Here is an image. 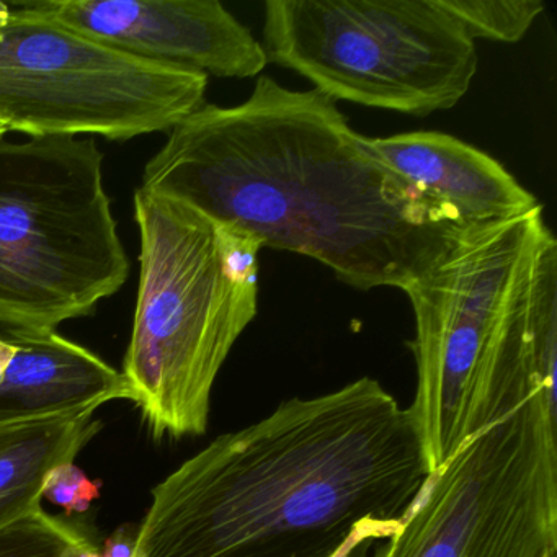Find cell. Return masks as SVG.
Here are the masks:
<instances>
[{
    "mask_svg": "<svg viewBox=\"0 0 557 557\" xmlns=\"http://www.w3.org/2000/svg\"><path fill=\"white\" fill-rule=\"evenodd\" d=\"M168 133L143 190L311 257L361 292H406L472 227L380 164L314 89L260 76L246 102L205 103Z\"/></svg>",
    "mask_w": 557,
    "mask_h": 557,
    "instance_id": "6da1fadb",
    "label": "cell"
},
{
    "mask_svg": "<svg viewBox=\"0 0 557 557\" xmlns=\"http://www.w3.org/2000/svg\"><path fill=\"white\" fill-rule=\"evenodd\" d=\"M429 466L407 407L364 376L224 433L151 492L133 557H329L399 520Z\"/></svg>",
    "mask_w": 557,
    "mask_h": 557,
    "instance_id": "7a4b0ae2",
    "label": "cell"
},
{
    "mask_svg": "<svg viewBox=\"0 0 557 557\" xmlns=\"http://www.w3.org/2000/svg\"><path fill=\"white\" fill-rule=\"evenodd\" d=\"M543 207L472 226L406 289L417 391L407 407L430 474L541 386L527 321L528 273L547 234Z\"/></svg>",
    "mask_w": 557,
    "mask_h": 557,
    "instance_id": "3957f363",
    "label": "cell"
},
{
    "mask_svg": "<svg viewBox=\"0 0 557 557\" xmlns=\"http://www.w3.org/2000/svg\"><path fill=\"white\" fill-rule=\"evenodd\" d=\"M138 302L123 361L129 400L154 438L201 436L221 368L259 311L252 236L138 188Z\"/></svg>",
    "mask_w": 557,
    "mask_h": 557,
    "instance_id": "277c9868",
    "label": "cell"
},
{
    "mask_svg": "<svg viewBox=\"0 0 557 557\" xmlns=\"http://www.w3.org/2000/svg\"><path fill=\"white\" fill-rule=\"evenodd\" d=\"M128 273L96 139H0L2 332L57 331L86 318Z\"/></svg>",
    "mask_w": 557,
    "mask_h": 557,
    "instance_id": "5b68a950",
    "label": "cell"
},
{
    "mask_svg": "<svg viewBox=\"0 0 557 557\" xmlns=\"http://www.w3.org/2000/svg\"><path fill=\"white\" fill-rule=\"evenodd\" d=\"M262 48L332 102L413 116L458 106L479 66L436 0H269Z\"/></svg>",
    "mask_w": 557,
    "mask_h": 557,
    "instance_id": "8992f818",
    "label": "cell"
},
{
    "mask_svg": "<svg viewBox=\"0 0 557 557\" xmlns=\"http://www.w3.org/2000/svg\"><path fill=\"white\" fill-rule=\"evenodd\" d=\"M208 76L129 57L35 11L0 2V123L28 136L128 141L205 106Z\"/></svg>",
    "mask_w": 557,
    "mask_h": 557,
    "instance_id": "52a82bcc",
    "label": "cell"
},
{
    "mask_svg": "<svg viewBox=\"0 0 557 557\" xmlns=\"http://www.w3.org/2000/svg\"><path fill=\"white\" fill-rule=\"evenodd\" d=\"M556 407L536 386L472 435L371 557H557Z\"/></svg>",
    "mask_w": 557,
    "mask_h": 557,
    "instance_id": "ba28073f",
    "label": "cell"
},
{
    "mask_svg": "<svg viewBox=\"0 0 557 557\" xmlns=\"http://www.w3.org/2000/svg\"><path fill=\"white\" fill-rule=\"evenodd\" d=\"M35 11L129 57L205 76L250 79L265 51L218 0H41Z\"/></svg>",
    "mask_w": 557,
    "mask_h": 557,
    "instance_id": "9c48e42d",
    "label": "cell"
},
{
    "mask_svg": "<svg viewBox=\"0 0 557 557\" xmlns=\"http://www.w3.org/2000/svg\"><path fill=\"white\" fill-rule=\"evenodd\" d=\"M363 148L410 187L453 208L469 226L515 220L541 207L500 162L445 133L363 136Z\"/></svg>",
    "mask_w": 557,
    "mask_h": 557,
    "instance_id": "30bf717a",
    "label": "cell"
},
{
    "mask_svg": "<svg viewBox=\"0 0 557 557\" xmlns=\"http://www.w3.org/2000/svg\"><path fill=\"white\" fill-rule=\"evenodd\" d=\"M15 345L0 377V420L96 409L129 400L122 371L57 331L2 332Z\"/></svg>",
    "mask_w": 557,
    "mask_h": 557,
    "instance_id": "8fae6325",
    "label": "cell"
},
{
    "mask_svg": "<svg viewBox=\"0 0 557 557\" xmlns=\"http://www.w3.org/2000/svg\"><path fill=\"white\" fill-rule=\"evenodd\" d=\"M96 409L0 420V528L41 507L48 475L102 430Z\"/></svg>",
    "mask_w": 557,
    "mask_h": 557,
    "instance_id": "7c38bea8",
    "label": "cell"
},
{
    "mask_svg": "<svg viewBox=\"0 0 557 557\" xmlns=\"http://www.w3.org/2000/svg\"><path fill=\"white\" fill-rule=\"evenodd\" d=\"M96 547L86 521L51 515L44 507L0 528V557H84Z\"/></svg>",
    "mask_w": 557,
    "mask_h": 557,
    "instance_id": "4fadbf2b",
    "label": "cell"
},
{
    "mask_svg": "<svg viewBox=\"0 0 557 557\" xmlns=\"http://www.w3.org/2000/svg\"><path fill=\"white\" fill-rule=\"evenodd\" d=\"M472 41L518 44L543 14V0H436Z\"/></svg>",
    "mask_w": 557,
    "mask_h": 557,
    "instance_id": "5bb4252c",
    "label": "cell"
},
{
    "mask_svg": "<svg viewBox=\"0 0 557 557\" xmlns=\"http://www.w3.org/2000/svg\"><path fill=\"white\" fill-rule=\"evenodd\" d=\"M99 494L100 482H94L92 479L87 478L86 472L77 468L74 462H66L58 466L48 475L44 498L63 507L67 517H71L74 511L84 513L89 510Z\"/></svg>",
    "mask_w": 557,
    "mask_h": 557,
    "instance_id": "9a60e30c",
    "label": "cell"
},
{
    "mask_svg": "<svg viewBox=\"0 0 557 557\" xmlns=\"http://www.w3.org/2000/svg\"><path fill=\"white\" fill-rule=\"evenodd\" d=\"M406 523V515L399 520H376V518H363L358 521L350 533L347 534L341 546L329 557H354V554L373 541L389 540L403 530Z\"/></svg>",
    "mask_w": 557,
    "mask_h": 557,
    "instance_id": "2e32d148",
    "label": "cell"
},
{
    "mask_svg": "<svg viewBox=\"0 0 557 557\" xmlns=\"http://www.w3.org/2000/svg\"><path fill=\"white\" fill-rule=\"evenodd\" d=\"M136 536H138V524H122L103 543V557H133Z\"/></svg>",
    "mask_w": 557,
    "mask_h": 557,
    "instance_id": "e0dca14e",
    "label": "cell"
},
{
    "mask_svg": "<svg viewBox=\"0 0 557 557\" xmlns=\"http://www.w3.org/2000/svg\"><path fill=\"white\" fill-rule=\"evenodd\" d=\"M15 354V345L9 341L8 337L0 334V377L8 370L9 363H11L12 357Z\"/></svg>",
    "mask_w": 557,
    "mask_h": 557,
    "instance_id": "ac0fdd59",
    "label": "cell"
},
{
    "mask_svg": "<svg viewBox=\"0 0 557 557\" xmlns=\"http://www.w3.org/2000/svg\"><path fill=\"white\" fill-rule=\"evenodd\" d=\"M84 557H103V554L100 553L99 547H96V549L87 550V553L84 554Z\"/></svg>",
    "mask_w": 557,
    "mask_h": 557,
    "instance_id": "d6986e66",
    "label": "cell"
},
{
    "mask_svg": "<svg viewBox=\"0 0 557 557\" xmlns=\"http://www.w3.org/2000/svg\"><path fill=\"white\" fill-rule=\"evenodd\" d=\"M8 128H5V126L2 125V123H0V139L5 138V135H8Z\"/></svg>",
    "mask_w": 557,
    "mask_h": 557,
    "instance_id": "ffe728a7",
    "label": "cell"
}]
</instances>
